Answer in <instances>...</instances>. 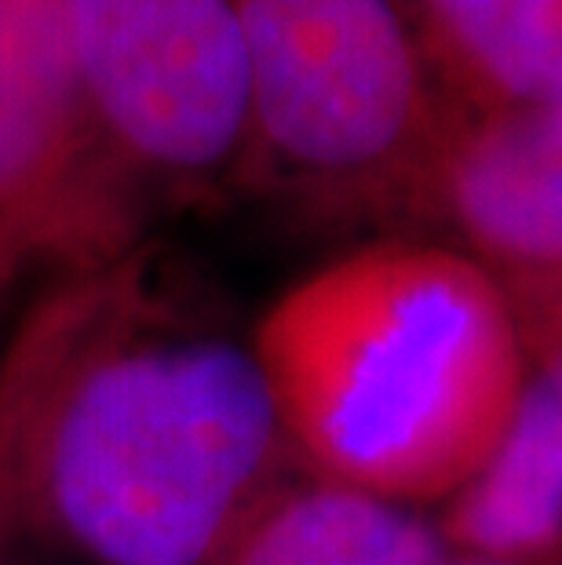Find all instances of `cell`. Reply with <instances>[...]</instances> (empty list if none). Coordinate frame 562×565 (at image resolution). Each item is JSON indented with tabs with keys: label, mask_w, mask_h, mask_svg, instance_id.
I'll return each mask as SVG.
<instances>
[{
	"label": "cell",
	"mask_w": 562,
	"mask_h": 565,
	"mask_svg": "<svg viewBox=\"0 0 562 565\" xmlns=\"http://www.w3.org/2000/svg\"><path fill=\"white\" fill-rule=\"evenodd\" d=\"M449 558L427 508L304 467L259 503L220 565H446Z\"/></svg>",
	"instance_id": "8"
},
{
	"label": "cell",
	"mask_w": 562,
	"mask_h": 565,
	"mask_svg": "<svg viewBox=\"0 0 562 565\" xmlns=\"http://www.w3.org/2000/svg\"><path fill=\"white\" fill-rule=\"evenodd\" d=\"M296 467L248 340L139 248L74 259L0 343L11 522L92 565H220Z\"/></svg>",
	"instance_id": "1"
},
{
	"label": "cell",
	"mask_w": 562,
	"mask_h": 565,
	"mask_svg": "<svg viewBox=\"0 0 562 565\" xmlns=\"http://www.w3.org/2000/svg\"><path fill=\"white\" fill-rule=\"evenodd\" d=\"M95 121L63 0H0V248L66 245L70 259L121 248L95 212Z\"/></svg>",
	"instance_id": "6"
},
{
	"label": "cell",
	"mask_w": 562,
	"mask_h": 565,
	"mask_svg": "<svg viewBox=\"0 0 562 565\" xmlns=\"http://www.w3.org/2000/svg\"><path fill=\"white\" fill-rule=\"evenodd\" d=\"M424 212L449 220L457 248L500 285L530 354H559L562 106L449 103Z\"/></svg>",
	"instance_id": "5"
},
{
	"label": "cell",
	"mask_w": 562,
	"mask_h": 565,
	"mask_svg": "<svg viewBox=\"0 0 562 565\" xmlns=\"http://www.w3.org/2000/svg\"><path fill=\"white\" fill-rule=\"evenodd\" d=\"M15 536H19V529H15V522H11L4 492H0V565H8V547H11V540H15Z\"/></svg>",
	"instance_id": "11"
},
{
	"label": "cell",
	"mask_w": 562,
	"mask_h": 565,
	"mask_svg": "<svg viewBox=\"0 0 562 565\" xmlns=\"http://www.w3.org/2000/svg\"><path fill=\"white\" fill-rule=\"evenodd\" d=\"M416 19L446 103L562 106V0H416Z\"/></svg>",
	"instance_id": "9"
},
{
	"label": "cell",
	"mask_w": 562,
	"mask_h": 565,
	"mask_svg": "<svg viewBox=\"0 0 562 565\" xmlns=\"http://www.w3.org/2000/svg\"><path fill=\"white\" fill-rule=\"evenodd\" d=\"M22 256H15V252H0V315H4V303L11 296V288H15L19 281V270H22Z\"/></svg>",
	"instance_id": "10"
},
{
	"label": "cell",
	"mask_w": 562,
	"mask_h": 565,
	"mask_svg": "<svg viewBox=\"0 0 562 565\" xmlns=\"http://www.w3.org/2000/svg\"><path fill=\"white\" fill-rule=\"evenodd\" d=\"M248 136L271 172L337 204L424 209L449 103L394 0H234Z\"/></svg>",
	"instance_id": "3"
},
{
	"label": "cell",
	"mask_w": 562,
	"mask_h": 565,
	"mask_svg": "<svg viewBox=\"0 0 562 565\" xmlns=\"http://www.w3.org/2000/svg\"><path fill=\"white\" fill-rule=\"evenodd\" d=\"M307 471L432 508L505 435L533 354L457 245L377 237L293 281L248 332Z\"/></svg>",
	"instance_id": "2"
},
{
	"label": "cell",
	"mask_w": 562,
	"mask_h": 565,
	"mask_svg": "<svg viewBox=\"0 0 562 565\" xmlns=\"http://www.w3.org/2000/svg\"><path fill=\"white\" fill-rule=\"evenodd\" d=\"M446 565H505V562H486V558H464V555H453Z\"/></svg>",
	"instance_id": "12"
},
{
	"label": "cell",
	"mask_w": 562,
	"mask_h": 565,
	"mask_svg": "<svg viewBox=\"0 0 562 565\" xmlns=\"http://www.w3.org/2000/svg\"><path fill=\"white\" fill-rule=\"evenodd\" d=\"M453 555L559 565L562 547V358H533L505 435L432 511Z\"/></svg>",
	"instance_id": "7"
},
{
	"label": "cell",
	"mask_w": 562,
	"mask_h": 565,
	"mask_svg": "<svg viewBox=\"0 0 562 565\" xmlns=\"http://www.w3.org/2000/svg\"><path fill=\"white\" fill-rule=\"evenodd\" d=\"M95 131L131 164L216 172L245 153L234 0H63Z\"/></svg>",
	"instance_id": "4"
}]
</instances>
